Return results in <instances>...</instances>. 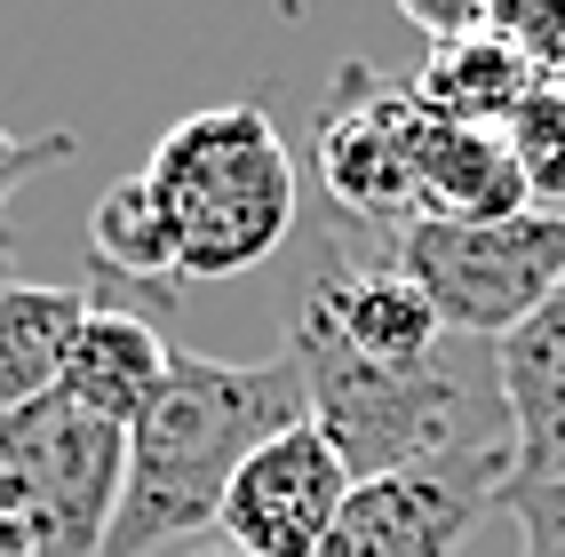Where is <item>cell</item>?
Wrapping results in <instances>:
<instances>
[{
    "instance_id": "cell-16",
    "label": "cell",
    "mask_w": 565,
    "mask_h": 557,
    "mask_svg": "<svg viewBox=\"0 0 565 557\" xmlns=\"http://www.w3.org/2000/svg\"><path fill=\"white\" fill-rule=\"evenodd\" d=\"M72 152H81V136H72V128H49V136H9V128H0V207L17 200L24 175H41V168H56ZM0 223H9V215H0Z\"/></svg>"
},
{
    "instance_id": "cell-10",
    "label": "cell",
    "mask_w": 565,
    "mask_h": 557,
    "mask_svg": "<svg viewBox=\"0 0 565 557\" xmlns=\"http://www.w3.org/2000/svg\"><path fill=\"white\" fill-rule=\"evenodd\" d=\"M168 358H175V351L152 334V319L96 294L88 326L72 334V358H64V383H56V390L81 406V415H96V422H111V430H128L143 406L160 398Z\"/></svg>"
},
{
    "instance_id": "cell-13",
    "label": "cell",
    "mask_w": 565,
    "mask_h": 557,
    "mask_svg": "<svg viewBox=\"0 0 565 557\" xmlns=\"http://www.w3.org/2000/svg\"><path fill=\"white\" fill-rule=\"evenodd\" d=\"M414 104L430 120H455V128H510V111L525 104L534 72L525 56L502 41V32H470V41H446L423 56V72H406Z\"/></svg>"
},
{
    "instance_id": "cell-5",
    "label": "cell",
    "mask_w": 565,
    "mask_h": 557,
    "mask_svg": "<svg viewBox=\"0 0 565 557\" xmlns=\"http://www.w3.org/2000/svg\"><path fill=\"white\" fill-rule=\"evenodd\" d=\"M414 136H423V104L398 72L383 64H343L334 96L311 120L319 183L343 223L359 232H406L414 223Z\"/></svg>"
},
{
    "instance_id": "cell-3",
    "label": "cell",
    "mask_w": 565,
    "mask_h": 557,
    "mask_svg": "<svg viewBox=\"0 0 565 557\" xmlns=\"http://www.w3.org/2000/svg\"><path fill=\"white\" fill-rule=\"evenodd\" d=\"M398 271L462 343H502L565 287V215L525 207L510 223H406L391 232Z\"/></svg>"
},
{
    "instance_id": "cell-17",
    "label": "cell",
    "mask_w": 565,
    "mask_h": 557,
    "mask_svg": "<svg viewBox=\"0 0 565 557\" xmlns=\"http://www.w3.org/2000/svg\"><path fill=\"white\" fill-rule=\"evenodd\" d=\"M398 17L430 49H446V41H470V32H494V0H398Z\"/></svg>"
},
{
    "instance_id": "cell-15",
    "label": "cell",
    "mask_w": 565,
    "mask_h": 557,
    "mask_svg": "<svg viewBox=\"0 0 565 557\" xmlns=\"http://www.w3.org/2000/svg\"><path fill=\"white\" fill-rule=\"evenodd\" d=\"M494 32L534 81H565V0H494Z\"/></svg>"
},
{
    "instance_id": "cell-7",
    "label": "cell",
    "mask_w": 565,
    "mask_h": 557,
    "mask_svg": "<svg viewBox=\"0 0 565 557\" xmlns=\"http://www.w3.org/2000/svg\"><path fill=\"white\" fill-rule=\"evenodd\" d=\"M359 478L343 470V454L327 446L319 422H295L279 438H263L239 462L232 494L215 510V534L232 557H319L334 517H343Z\"/></svg>"
},
{
    "instance_id": "cell-14",
    "label": "cell",
    "mask_w": 565,
    "mask_h": 557,
    "mask_svg": "<svg viewBox=\"0 0 565 557\" xmlns=\"http://www.w3.org/2000/svg\"><path fill=\"white\" fill-rule=\"evenodd\" d=\"M510 152H518V175L525 192H534V207L565 215V81H534L525 88V104L510 111Z\"/></svg>"
},
{
    "instance_id": "cell-4",
    "label": "cell",
    "mask_w": 565,
    "mask_h": 557,
    "mask_svg": "<svg viewBox=\"0 0 565 557\" xmlns=\"http://www.w3.org/2000/svg\"><path fill=\"white\" fill-rule=\"evenodd\" d=\"M0 478L24 502L32 557H104L128 486V430L81 415L64 390L0 415Z\"/></svg>"
},
{
    "instance_id": "cell-12",
    "label": "cell",
    "mask_w": 565,
    "mask_h": 557,
    "mask_svg": "<svg viewBox=\"0 0 565 557\" xmlns=\"http://www.w3.org/2000/svg\"><path fill=\"white\" fill-rule=\"evenodd\" d=\"M88 264H96V294H152V303H175L183 279H175V232L160 200L143 192V175L104 183V200L88 215Z\"/></svg>"
},
{
    "instance_id": "cell-11",
    "label": "cell",
    "mask_w": 565,
    "mask_h": 557,
    "mask_svg": "<svg viewBox=\"0 0 565 557\" xmlns=\"http://www.w3.org/2000/svg\"><path fill=\"white\" fill-rule=\"evenodd\" d=\"M96 287H32V279H0V415L49 398L64 383L72 334L88 326Z\"/></svg>"
},
{
    "instance_id": "cell-9",
    "label": "cell",
    "mask_w": 565,
    "mask_h": 557,
    "mask_svg": "<svg viewBox=\"0 0 565 557\" xmlns=\"http://www.w3.org/2000/svg\"><path fill=\"white\" fill-rule=\"evenodd\" d=\"M534 207L502 128H455L423 111L414 136V223H510Z\"/></svg>"
},
{
    "instance_id": "cell-18",
    "label": "cell",
    "mask_w": 565,
    "mask_h": 557,
    "mask_svg": "<svg viewBox=\"0 0 565 557\" xmlns=\"http://www.w3.org/2000/svg\"><path fill=\"white\" fill-rule=\"evenodd\" d=\"M192 557H232V549H192Z\"/></svg>"
},
{
    "instance_id": "cell-1",
    "label": "cell",
    "mask_w": 565,
    "mask_h": 557,
    "mask_svg": "<svg viewBox=\"0 0 565 557\" xmlns=\"http://www.w3.org/2000/svg\"><path fill=\"white\" fill-rule=\"evenodd\" d=\"M295 422H311V398L287 351L255 366L175 351L160 398L128 422V486L111 510L104 557H152L183 534H215L239 462Z\"/></svg>"
},
{
    "instance_id": "cell-2",
    "label": "cell",
    "mask_w": 565,
    "mask_h": 557,
    "mask_svg": "<svg viewBox=\"0 0 565 557\" xmlns=\"http://www.w3.org/2000/svg\"><path fill=\"white\" fill-rule=\"evenodd\" d=\"M143 192L160 200L175 232V279H239L271 264V247L295 232L303 192H295V152L255 96L207 104L160 136L143 160Z\"/></svg>"
},
{
    "instance_id": "cell-6",
    "label": "cell",
    "mask_w": 565,
    "mask_h": 557,
    "mask_svg": "<svg viewBox=\"0 0 565 557\" xmlns=\"http://www.w3.org/2000/svg\"><path fill=\"white\" fill-rule=\"evenodd\" d=\"M510 470H518L510 446H486V454L359 478L319 557H462V542L478 534V517L502 510Z\"/></svg>"
},
{
    "instance_id": "cell-8",
    "label": "cell",
    "mask_w": 565,
    "mask_h": 557,
    "mask_svg": "<svg viewBox=\"0 0 565 557\" xmlns=\"http://www.w3.org/2000/svg\"><path fill=\"white\" fill-rule=\"evenodd\" d=\"M494 375L510 406V494L525 486H565V287L494 343Z\"/></svg>"
}]
</instances>
